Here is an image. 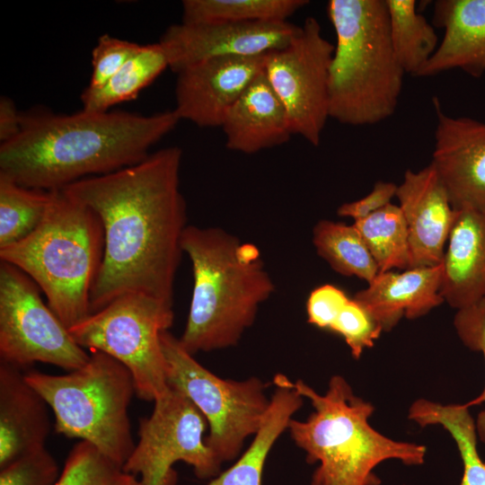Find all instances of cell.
<instances>
[{
    "instance_id": "obj_28",
    "label": "cell",
    "mask_w": 485,
    "mask_h": 485,
    "mask_svg": "<svg viewBox=\"0 0 485 485\" xmlns=\"http://www.w3.org/2000/svg\"><path fill=\"white\" fill-rule=\"evenodd\" d=\"M306 0H184L181 22H280L305 6Z\"/></svg>"
},
{
    "instance_id": "obj_15",
    "label": "cell",
    "mask_w": 485,
    "mask_h": 485,
    "mask_svg": "<svg viewBox=\"0 0 485 485\" xmlns=\"http://www.w3.org/2000/svg\"><path fill=\"white\" fill-rule=\"evenodd\" d=\"M265 56L216 57L178 72L173 110L180 119L221 128L228 110L263 71Z\"/></svg>"
},
{
    "instance_id": "obj_37",
    "label": "cell",
    "mask_w": 485,
    "mask_h": 485,
    "mask_svg": "<svg viewBox=\"0 0 485 485\" xmlns=\"http://www.w3.org/2000/svg\"><path fill=\"white\" fill-rule=\"evenodd\" d=\"M22 113L14 102L6 96L0 98V141L7 142L15 137L22 128Z\"/></svg>"
},
{
    "instance_id": "obj_26",
    "label": "cell",
    "mask_w": 485,
    "mask_h": 485,
    "mask_svg": "<svg viewBox=\"0 0 485 485\" xmlns=\"http://www.w3.org/2000/svg\"><path fill=\"white\" fill-rule=\"evenodd\" d=\"M313 244L317 254L340 275L354 276L369 284L379 273L354 225L320 220L313 229Z\"/></svg>"
},
{
    "instance_id": "obj_23",
    "label": "cell",
    "mask_w": 485,
    "mask_h": 485,
    "mask_svg": "<svg viewBox=\"0 0 485 485\" xmlns=\"http://www.w3.org/2000/svg\"><path fill=\"white\" fill-rule=\"evenodd\" d=\"M469 405H443L426 399L415 401L408 418L420 427L441 425L454 438L460 453L463 472L459 485H485V461L477 450L476 425Z\"/></svg>"
},
{
    "instance_id": "obj_31",
    "label": "cell",
    "mask_w": 485,
    "mask_h": 485,
    "mask_svg": "<svg viewBox=\"0 0 485 485\" xmlns=\"http://www.w3.org/2000/svg\"><path fill=\"white\" fill-rule=\"evenodd\" d=\"M330 331L343 338L356 359L361 357L366 348L374 346L383 331L364 306L354 298H349Z\"/></svg>"
},
{
    "instance_id": "obj_25",
    "label": "cell",
    "mask_w": 485,
    "mask_h": 485,
    "mask_svg": "<svg viewBox=\"0 0 485 485\" xmlns=\"http://www.w3.org/2000/svg\"><path fill=\"white\" fill-rule=\"evenodd\" d=\"M396 58L405 74L418 76L437 49L434 25L417 10L414 0H385Z\"/></svg>"
},
{
    "instance_id": "obj_11",
    "label": "cell",
    "mask_w": 485,
    "mask_h": 485,
    "mask_svg": "<svg viewBox=\"0 0 485 485\" xmlns=\"http://www.w3.org/2000/svg\"><path fill=\"white\" fill-rule=\"evenodd\" d=\"M40 288L15 266L0 263V361L22 369L35 362L73 371L90 355L79 346Z\"/></svg>"
},
{
    "instance_id": "obj_20",
    "label": "cell",
    "mask_w": 485,
    "mask_h": 485,
    "mask_svg": "<svg viewBox=\"0 0 485 485\" xmlns=\"http://www.w3.org/2000/svg\"><path fill=\"white\" fill-rule=\"evenodd\" d=\"M440 295L457 310L485 297V210H454Z\"/></svg>"
},
{
    "instance_id": "obj_6",
    "label": "cell",
    "mask_w": 485,
    "mask_h": 485,
    "mask_svg": "<svg viewBox=\"0 0 485 485\" xmlns=\"http://www.w3.org/2000/svg\"><path fill=\"white\" fill-rule=\"evenodd\" d=\"M103 251L99 216L58 190H53L41 224L22 240L0 248V260L29 276L70 329L91 314L90 293Z\"/></svg>"
},
{
    "instance_id": "obj_4",
    "label": "cell",
    "mask_w": 485,
    "mask_h": 485,
    "mask_svg": "<svg viewBox=\"0 0 485 485\" xmlns=\"http://www.w3.org/2000/svg\"><path fill=\"white\" fill-rule=\"evenodd\" d=\"M289 384L314 409L304 421L292 419L287 428L295 444L304 451L306 462L318 463L311 485H380L374 470L384 461L424 463L425 445L395 441L370 426L375 407L355 395L341 375L330 379L324 394L301 379Z\"/></svg>"
},
{
    "instance_id": "obj_22",
    "label": "cell",
    "mask_w": 485,
    "mask_h": 485,
    "mask_svg": "<svg viewBox=\"0 0 485 485\" xmlns=\"http://www.w3.org/2000/svg\"><path fill=\"white\" fill-rule=\"evenodd\" d=\"M273 384L276 388L269 406L251 445L231 467L206 485H262L267 457L304 401V397L290 385L286 375L277 374Z\"/></svg>"
},
{
    "instance_id": "obj_2",
    "label": "cell",
    "mask_w": 485,
    "mask_h": 485,
    "mask_svg": "<svg viewBox=\"0 0 485 485\" xmlns=\"http://www.w3.org/2000/svg\"><path fill=\"white\" fill-rule=\"evenodd\" d=\"M180 120L174 110L22 113L19 134L0 145V172L24 187L63 190L140 163Z\"/></svg>"
},
{
    "instance_id": "obj_14",
    "label": "cell",
    "mask_w": 485,
    "mask_h": 485,
    "mask_svg": "<svg viewBox=\"0 0 485 485\" xmlns=\"http://www.w3.org/2000/svg\"><path fill=\"white\" fill-rule=\"evenodd\" d=\"M436 116L431 163L454 210H485V122L445 114L433 98Z\"/></svg>"
},
{
    "instance_id": "obj_17",
    "label": "cell",
    "mask_w": 485,
    "mask_h": 485,
    "mask_svg": "<svg viewBox=\"0 0 485 485\" xmlns=\"http://www.w3.org/2000/svg\"><path fill=\"white\" fill-rule=\"evenodd\" d=\"M48 408L22 368L0 361V468L45 447L51 427Z\"/></svg>"
},
{
    "instance_id": "obj_36",
    "label": "cell",
    "mask_w": 485,
    "mask_h": 485,
    "mask_svg": "<svg viewBox=\"0 0 485 485\" xmlns=\"http://www.w3.org/2000/svg\"><path fill=\"white\" fill-rule=\"evenodd\" d=\"M398 185L389 181H377L372 190L365 197L340 205L337 214L343 217H351L354 221L366 217L391 203L396 196Z\"/></svg>"
},
{
    "instance_id": "obj_34",
    "label": "cell",
    "mask_w": 485,
    "mask_h": 485,
    "mask_svg": "<svg viewBox=\"0 0 485 485\" xmlns=\"http://www.w3.org/2000/svg\"><path fill=\"white\" fill-rule=\"evenodd\" d=\"M142 45L104 34L92 52L93 72L87 90L103 86Z\"/></svg>"
},
{
    "instance_id": "obj_30",
    "label": "cell",
    "mask_w": 485,
    "mask_h": 485,
    "mask_svg": "<svg viewBox=\"0 0 485 485\" xmlns=\"http://www.w3.org/2000/svg\"><path fill=\"white\" fill-rule=\"evenodd\" d=\"M56 485H141L98 448L80 441L70 450Z\"/></svg>"
},
{
    "instance_id": "obj_10",
    "label": "cell",
    "mask_w": 485,
    "mask_h": 485,
    "mask_svg": "<svg viewBox=\"0 0 485 485\" xmlns=\"http://www.w3.org/2000/svg\"><path fill=\"white\" fill-rule=\"evenodd\" d=\"M154 403L151 415L139 419L138 441L123 469L139 475L141 485H176L178 462L200 480L218 475L222 463L205 441L207 422L190 400L169 386Z\"/></svg>"
},
{
    "instance_id": "obj_27",
    "label": "cell",
    "mask_w": 485,
    "mask_h": 485,
    "mask_svg": "<svg viewBox=\"0 0 485 485\" xmlns=\"http://www.w3.org/2000/svg\"><path fill=\"white\" fill-rule=\"evenodd\" d=\"M379 273L411 269L409 232L398 205L388 204L372 215L354 221Z\"/></svg>"
},
{
    "instance_id": "obj_29",
    "label": "cell",
    "mask_w": 485,
    "mask_h": 485,
    "mask_svg": "<svg viewBox=\"0 0 485 485\" xmlns=\"http://www.w3.org/2000/svg\"><path fill=\"white\" fill-rule=\"evenodd\" d=\"M53 190L24 187L0 172V248L31 234L43 221Z\"/></svg>"
},
{
    "instance_id": "obj_8",
    "label": "cell",
    "mask_w": 485,
    "mask_h": 485,
    "mask_svg": "<svg viewBox=\"0 0 485 485\" xmlns=\"http://www.w3.org/2000/svg\"><path fill=\"white\" fill-rule=\"evenodd\" d=\"M173 319L172 305L127 293L68 331L83 348L102 351L127 366L138 398L154 401L169 390L161 334Z\"/></svg>"
},
{
    "instance_id": "obj_9",
    "label": "cell",
    "mask_w": 485,
    "mask_h": 485,
    "mask_svg": "<svg viewBox=\"0 0 485 485\" xmlns=\"http://www.w3.org/2000/svg\"><path fill=\"white\" fill-rule=\"evenodd\" d=\"M168 385L181 392L208 425L207 445L223 464L237 459L245 440L260 428L269 406L258 377L224 379L199 364L169 331L161 334Z\"/></svg>"
},
{
    "instance_id": "obj_32",
    "label": "cell",
    "mask_w": 485,
    "mask_h": 485,
    "mask_svg": "<svg viewBox=\"0 0 485 485\" xmlns=\"http://www.w3.org/2000/svg\"><path fill=\"white\" fill-rule=\"evenodd\" d=\"M60 473L56 459L42 447L0 468V485H56Z\"/></svg>"
},
{
    "instance_id": "obj_21",
    "label": "cell",
    "mask_w": 485,
    "mask_h": 485,
    "mask_svg": "<svg viewBox=\"0 0 485 485\" xmlns=\"http://www.w3.org/2000/svg\"><path fill=\"white\" fill-rule=\"evenodd\" d=\"M221 128L225 146L247 154L283 145L293 135L286 109L264 71L234 103Z\"/></svg>"
},
{
    "instance_id": "obj_19",
    "label": "cell",
    "mask_w": 485,
    "mask_h": 485,
    "mask_svg": "<svg viewBox=\"0 0 485 485\" xmlns=\"http://www.w3.org/2000/svg\"><path fill=\"white\" fill-rule=\"evenodd\" d=\"M442 264L378 273L357 291L354 299L368 312L383 331H391L402 317L417 319L444 303L440 295Z\"/></svg>"
},
{
    "instance_id": "obj_16",
    "label": "cell",
    "mask_w": 485,
    "mask_h": 485,
    "mask_svg": "<svg viewBox=\"0 0 485 485\" xmlns=\"http://www.w3.org/2000/svg\"><path fill=\"white\" fill-rule=\"evenodd\" d=\"M395 198L408 227L411 269L442 264L454 209L432 163L407 170Z\"/></svg>"
},
{
    "instance_id": "obj_1",
    "label": "cell",
    "mask_w": 485,
    "mask_h": 485,
    "mask_svg": "<svg viewBox=\"0 0 485 485\" xmlns=\"http://www.w3.org/2000/svg\"><path fill=\"white\" fill-rule=\"evenodd\" d=\"M182 152L167 146L119 171L63 190L91 208L104 233L103 258L90 293L91 313L127 293L173 304L187 207L180 188Z\"/></svg>"
},
{
    "instance_id": "obj_18",
    "label": "cell",
    "mask_w": 485,
    "mask_h": 485,
    "mask_svg": "<svg viewBox=\"0 0 485 485\" xmlns=\"http://www.w3.org/2000/svg\"><path fill=\"white\" fill-rule=\"evenodd\" d=\"M433 22L444 30V36L418 76L460 69L481 77L485 74V0L435 1Z\"/></svg>"
},
{
    "instance_id": "obj_12",
    "label": "cell",
    "mask_w": 485,
    "mask_h": 485,
    "mask_svg": "<svg viewBox=\"0 0 485 485\" xmlns=\"http://www.w3.org/2000/svg\"><path fill=\"white\" fill-rule=\"evenodd\" d=\"M334 44L308 17L284 48L265 56L263 71L288 116L293 135L319 146L329 116V75Z\"/></svg>"
},
{
    "instance_id": "obj_3",
    "label": "cell",
    "mask_w": 485,
    "mask_h": 485,
    "mask_svg": "<svg viewBox=\"0 0 485 485\" xmlns=\"http://www.w3.org/2000/svg\"><path fill=\"white\" fill-rule=\"evenodd\" d=\"M181 246L194 282L181 344L191 355L236 345L275 291L259 249L220 227L196 225H187Z\"/></svg>"
},
{
    "instance_id": "obj_35",
    "label": "cell",
    "mask_w": 485,
    "mask_h": 485,
    "mask_svg": "<svg viewBox=\"0 0 485 485\" xmlns=\"http://www.w3.org/2000/svg\"><path fill=\"white\" fill-rule=\"evenodd\" d=\"M348 300L345 291L334 285L317 287L309 294L306 301L307 322L317 328L330 331Z\"/></svg>"
},
{
    "instance_id": "obj_5",
    "label": "cell",
    "mask_w": 485,
    "mask_h": 485,
    "mask_svg": "<svg viewBox=\"0 0 485 485\" xmlns=\"http://www.w3.org/2000/svg\"><path fill=\"white\" fill-rule=\"evenodd\" d=\"M336 34L329 75V116L369 126L392 116L404 70L394 54L385 0H330Z\"/></svg>"
},
{
    "instance_id": "obj_13",
    "label": "cell",
    "mask_w": 485,
    "mask_h": 485,
    "mask_svg": "<svg viewBox=\"0 0 485 485\" xmlns=\"http://www.w3.org/2000/svg\"><path fill=\"white\" fill-rule=\"evenodd\" d=\"M300 26L280 22L176 23L159 43L176 74L198 62L223 57L261 56L287 46Z\"/></svg>"
},
{
    "instance_id": "obj_33",
    "label": "cell",
    "mask_w": 485,
    "mask_h": 485,
    "mask_svg": "<svg viewBox=\"0 0 485 485\" xmlns=\"http://www.w3.org/2000/svg\"><path fill=\"white\" fill-rule=\"evenodd\" d=\"M454 325L459 339L471 350L480 351L485 360V297L478 302L457 310ZM485 401L484 391L469 406ZM476 430L480 439L485 445V410L479 413Z\"/></svg>"
},
{
    "instance_id": "obj_24",
    "label": "cell",
    "mask_w": 485,
    "mask_h": 485,
    "mask_svg": "<svg viewBox=\"0 0 485 485\" xmlns=\"http://www.w3.org/2000/svg\"><path fill=\"white\" fill-rule=\"evenodd\" d=\"M167 67L168 59L159 42L142 45L103 86L84 90L82 109L108 111L119 103L133 100Z\"/></svg>"
},
{
    "instance_id": "obj_7",
    "label": "cell",
    "mask_w": 485,
    "mask_h": 485,
    "mask_svg": "<svg viewBox=\"0 0 485 485\" xmlns=\"http://www.w3.org/2000/svg\"><path fill=\"white\" fill-rule=\"evenodd\" d=\"M24 376L53 411L57 433L86 441L124 465L136 445L128 418L136 386L127 366L91 350L87 363L67 374L30 370Z\"/></svg>"
}]
</instances>
